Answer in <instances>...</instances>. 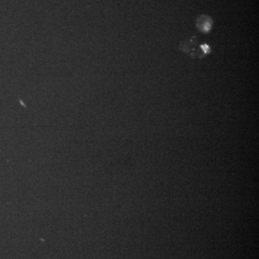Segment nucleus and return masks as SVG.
I'll use <instances>...</instances> for the list:
<instances>
[{
  "instance_id": "obj_2",
  "label": "nucleus",
  "mask_w": 259,
  "mask_h": 259,
  "mask_svg": "<svg viewBox=\"0 0 259 259\" xmlns=\"http://www.w3.org/2000/svg\"><path fill=\"white\" fill-rule=\"evenodd\" d=\"M201 49H202V51H203L204 54H208V53L210 52V48L207 45L201 46Z\"/></svg>"
},
{
  "instance_id": "obj_1",
  "label": "nucleus",
  "mask_w": 259,
  "mask_h": 259,
  "mask_svg": "<svg viewBox=\"0 0 259 259\" xmlns=\"http://www.w3.org/2000/svg\"><path fill=\"white\" fill-rule=\"evenodd\" d=\"M197 25L202 32H208L212 26V20L207 16H201L197 19Z\"/></svg>"
}]
</instances>
